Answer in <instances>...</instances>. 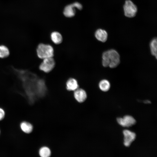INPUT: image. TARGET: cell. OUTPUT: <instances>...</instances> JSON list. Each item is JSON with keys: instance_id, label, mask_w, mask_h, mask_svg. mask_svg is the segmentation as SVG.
I'll return each instance as SVG.
<instances>
[{"instance_id": "1", "label": "cell", "mask_w": 157, "mask_h": 157, "mask_svg": "<svg viewBox=\"0 0 157 157\" xmlns=\"http://www.w3.org/2000/svg\"><path fill=\"white\" fill-rule=\"evenodd\" d=\"M12 72L17 79V84L25 94L29 98L43 97L48 90L44 77L27 69H18L10 66Z\"/></svg>"}, {"instance_id": "2", "label": "cell", "mask_w": 157, "mask_h": 157, "mask_svg": "<svg viewBox=\"0 0 157 157\" xmlns=\"http://www.w3.org/2000/svg\"><path fill=\"white\" fill-rule=\"evenodd\" d=\"M102 64L104 67L115 68L117 66L120 62L119 53L113 49L104 52L102 54Z\"/></svg>"}, {"instance_id": "3", "label": "cell", "mask_w": 157, "mask_h": 157, "mask_svg": "<svg viewBox=\"0 0 157 157\" xmlns=\"http://www.w3.org/2000/svg\"><path fill=\"white\" fill-rule=\"evenodd\" d=\"M36 51L38 57L41 60L53 57L54 55L53 47L49 44L40 43L37 46Z\"/></svg>"}, {"instance_id": "4", "label": "cell", "mask_w": 157, "mask_h": 157, "mask_svg": "<svg viewBox=\"0 0 157 157\" xmlns=\"http://www.w3.org/2000/svg\"><path fill=\"white\" fill-rule=\"evenodd\" d=\"M55 65L56 62L53 57L48 58L42 60L38 68L40 71L47 73L53 69Z\"/></svg>"}, {"instance_id": "5", "label": "cell", "mask_w": 157, "mask_h": 157, "mask_svg": "<svg viewBox=\"0 0 157 157\" xmlns=\"http://www.w3.org/2000/svg\"><path fill=\"white\" fill-rule=\"evenodd\" d=\"M123 8L125 16L129 17H134L137 11L136 6L130 0H127L125 1Z\"/></svg>"}, {"instance_id": "6", "label": "cell", "mask_w": 157, "mask_h": 157, "mask_svg": "<svg viewBox=\"0 0 157 157\" xmlns=\"http://www.w3.org/2000/svg\"><path fill=\"white\" fill-rule=\"evenodd\" d=\"M117 121L120 125L123 127H130L136 123L135 119L130 115H126L123 117H118Z\"/></svg>"}, {"instance_id": "7", "label": "cell", "mask_w": 157, "mask_h": 157, "mask_svg": "<svg viewBox=\"0 0 157 157\" xmlns=\"http://www.w3.org/2000/svg\"><path fill=\"white\" fill-rule=\"evenodd\" d=\"M124 136L123 143L126 147H129L136 138V135L134 132L128 130H124L123 131Z\"/></svg>"}, {"instance_id": "8", "label": "cell", "mask_w": 157, "mask_h": 157, "mask_svg": "<svg viewBox=\"0 0 157 157\" xmlns=\"http://www.w3.org/2000/svg\"><path fill=\"white\" fill-rule=\"evenodd\" d=\"M74 97L78 102L81 103L85 101L87 98V94L83 89L78 88L73 92Z\"/></svg>"}, {"instance_id": "9", "label": "cell", "mask_w": 157, "mask_h": 157, "mask_svg": "<svg viewBox=\"0 0 157 157\" xmlns=\"http://www.w3.org/2000/svg\"><path fill=\"white\" fill-rule=\"evenodd\" d=\"M65 87L66 90L69 91L73 92L79 88V85L77 80L75 78L70 77L66 81Z\"/></svg>"}, {"instance_id": "10", "label": "cell", "mask_w": 157, "mask_h": 157, "mask_svg": "<svg viewBox=\"0 0 157 157\" xmlns=\"http://www.w3.org/2000/svg\"><path fill=\"white\" fill-rule=\"evenodd\" d=\"M94 35L97 40L103 42H106L108 38V35L106 31L101 29H97Z\"/></svg>"}, {"instance_id": "11", "label": "cell", "mask_w": 157, "mask_h": 157, "mask_svg": "<svg viewBox=\"0 0 157 157\" xmlns=\"http://www.w3.org/2000/svg\"><path fill=\"white\" fill-rule=\"evenodd\" d=\"M50 38L52 42L55 45H59L63 41V38L62 35L59 32L54 31L51 34Z\"/></svg>"}, {"instance_id": "12", "label": "cell", "mask_w": 157, "mask_h": 157, "mask_svg": "<svg viewBox=\"0 0 157 157\" xmlns=\"http://www.w3.org/2000/svg\"><path fill=\"white\" fill-rule=\"evenodd\" d=\"M75 12V8L72 4H70L65 6L63 13L65 17H71L74 16Z\"/></svg>"}, {"instance_id": "13", "label": "cell", "mask_w": 157, "mask_h": 157, "mask_svg": "<svg viewBox=\"0 0 157 157\" xmlns=\"http://www.w3.org/2000/svg\"><path fill=\"white\" fill-rule=\"evenodd\" d=\"M98 86L99 89L102 91L106 92L108 91L110 87V84L109 81L106 79L101 80L99 82Z\"/></svg>"}, {"instance_id": "14", "label": "cell", "mask_w": 157, "mask_h": 157, "mask_svg": "<svg viewBox=\"0 0 157 157\" xmlns=\"http://www.w3.org/2000/svg\"><path fill=\"white\" fill-rule=\"evenodd\" d=\"M20 127L22 131L26 133H31L33 129L32 125L30 123L26 122H22L20 124Z\"/></svg>"}, {"instance_id": "15", "label": "cell", "mask_w": 157, "mask_h": 157, "mask_svg": "<svg viewBox=\"0 0 157 157\" xmlns=\"http://www.w3.org/2000/svg\"><path fill=\"white\" fill-rule=\"evenodd\" d=\"M157 40L156 38L152 39L150 43V48L151 54L157 59Z\"/></svg>"}, {"instance_id": "16", "label": "cell", "mask_w": 157, "mask_h": 157, "mask_svg": "<svg viewBox=\"0 0 157 157\" xmlns=\"http://www.w3.org/2000/svg\"><path fill=\"white\" fill-rule=\"evenodd\" d=\"M51 154L50 149L46 146L41 147L38 150V155L40 157H49Z\"/></svg>"}, {"instance_id": "17", "label": "cell", "mask_w": 157, "mask_h": 157, "mask_svg": "<svg viewBox=\"0 0 157 157\" xmlns=\"http://www.w3.org/2000/svg\"><path fill=\"white\" fill-rule=\"evenodd\" d=\"M9 54L10 51L8 48L4 45H0V58H6Z\"/></svg>"}, {"instance_id": "18", "label": "cell", "mask_w": 157, "mask_h": 157, "mask_svg": "<svg viewBox=\"0 0 157 157\" xmlns=\"http://www.w3.org/2000/svg\"><path fill=\"white\" fill-rule=\"evenodd\" d=\"M72 4L75 8H77L79 10H81L82 8L81 4L78 2H75Z\"/></svg>"}, {"instance_id": "19", "label": "cell", "mask_w": 157, "mask_h": 157, "mask_svg": "<svg viewBox=\"0 0 157 157\" xmlns=\"http://www.w3.org/2000/svg\"><path fill=\"white\" fill-rule=\"evenodd\" d=\"M5 115V112L4 110L0 108V121L3 119Z\"/></svg>"}, {"instance_id": "20", "label": "cell", "mask_w": 157, "mask_h": 157, "mask_svg": "<svg viewBox=\"0 0 157 157\" xmlns=\"http://www.w3.org/2000/svg\"></svg>"}]
</instances>
